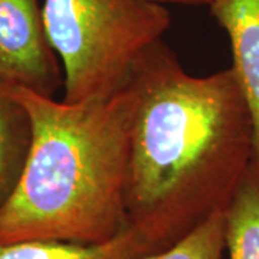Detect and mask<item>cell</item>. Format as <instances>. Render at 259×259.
Segmentation results:
<instances>
[{
	"label": "cell",
	"mask_w": 259,
	"mask_h": 259,
	"mask_svg": "<svg viewBox=\"0 0 259 259\" xmlns=\"http://www.w3.org/2000/svg\"><path fill=\"white\" fill-rule=\"evenodd\" d=\"M131 85L128 222L166 249L228 209L253 160V122L231 68L190 75L163 40Z\"/></svg>",
	"instance_id": "cell-1"
},
{
	"label": "cell",
	"mask_w": 259,
	"mask_h": 259,
	"mask_svg": "<svg viewBox=\"0 0 259 259\" xmlns=\"http://www.w3.org/2000/svg\"><path fill=\"white\" fill-rule=\"evenodd\" d=\"M3 87L28 112L32 140L18 187L0 209V243H102L122 233L130 226L131 82L108 100L78 104Z\"/></svg>",
	"instance_id": "cell-2"
},
{
	"label": "cell",
	"mask_w": 259,
	"mask_h": 259,
	"mask_svg": "<svg viewBox=\"0 0 259 259\" xmlns=\"http://www.w3.org/2000/svg\"><path fill=\"white\" fill-rule=\"evenodd\" d=\"M42 20L64 68L62 101L78 104L127 88L171 16L151 0H44Z\"/></svg>",
	"instance_id": "cell-3"
},
{
	"label": "cell",
	"mask_w": 259,
	"mask_h": 259,
	"mask_svg": "<svg viewBox=\"0 0 259 259\" xmlns=\"http://www.w3.org/2000/svg\"><path fill=\"white\" fill-rule=\"evenodd\" d=\"M0 85L52 98L64 87L37 0H0Z\"/></svg>",
	"instance_id": "cell-4"
},
{
	"label": "cell",
	"mask_w": 259,
	"mask_h": 259,
	"mask_svg": "<svg viewBox=\"0 0 259 259\" xmlns=\"http://www.w3.org/2000/svg\"><path fill=\"white\" fill-rule=\"evenodd\" d=\"M210 12L231 42V69L249 107L259 164V0H214Z\"/></svg>",
	"instance_id": "cell-5"
},
{
	"label": "cell",
	"mask_w": 259,
	"mask_h": 259,
	"mask_svg": "<svg viewBox=\"0 0 259 259\" xmlns=\"http://www.w3.org/2000/svg\"><path fill=\"white\" fill-rule=\"evenodd\" d=\"M163 250L148 235L131 226L102 243L20 241L0 243V259H143Z\"/></svg>",
	"instance_id": "cell-6"
},
{
	"label": "cell",
	"mask_w": 259,
	"mask_h": 259,
	"mask_svg": "<svg viewBox=\"0 0 259 259\" xmlns=\"http://www.w3.org/2000/svg\"><path fill=\"white\" fill-rule=\"evenodd\" d=\"M30 140L32 125L28 112L0 85V209L18 187Z\"/></svg>",
	"instance_id": "cell-7"
},
{
	"label": "cell",
	"mask_w": 259,
	"mask_h": 259,
	"mask_svg": "<svg viewBox=\"0 0 259 259\" xmlns=\"http://www.w3.org/2000/svg\"><path fill=\"white\" fill-rule=\"evenodd\" d=\"M229 259H259V164L252 160L225 210Z\"/></svg>",
	"instance_id": "cell-8"
},
{
	"label": "cell",
	"mask_w": 259,
	"mask_h": 259,
	"mask_svg": "<svg viewBox=\"0 0 259 259\" xmlns=\"http://www.w3.org/2000/svg\"><path fill=\"white\" fill-rule=\"evenodd\" d=\"M225 210L214 212L176 243L143 259H222L226 249Z\"/></svg>",
	"instance_id": "cell-9"
},
{
	"label": "cell",
	"mask_w": 259,
	"mask_h": 259,
	"mask_svg": "<svg viewBox=\"0 0 259 259\" xmlns=\"http://www.w3.org/2000/svg\"><path fill=\"white\" fill-rule=\"evenodd\" d=\"M151 2H156L158 5L171 3V5H183V6H209L210 8V5L214 0H151Z\"/></svg>",
	"instance_id": "cell-10"
}]
</instances>
